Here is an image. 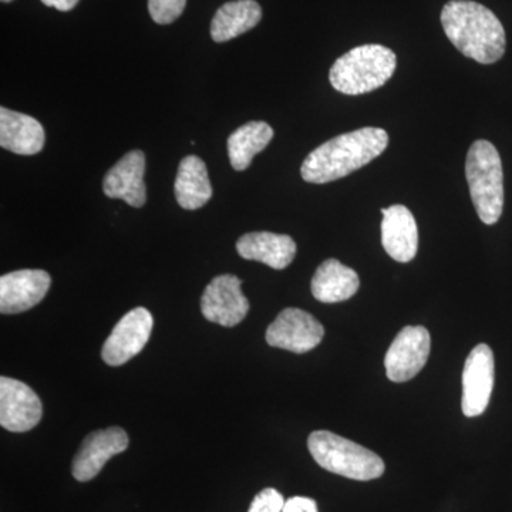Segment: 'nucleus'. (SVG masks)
Listing matches in <instances>:
<instances>
[{"mask_svg": "<svg viewBox=\"0 0 512 512\" xmlns=\"http://www.w3.org/2000/svg\"><path fill=\"white\" fill-rule=\"evenodd\" d=\"M389 144V134L383 128L365 127L342 134L315 148L305 158L301 175L306 183L328 184L355 173L372 163Z\"/></svg>", "mask_w": 512, "mask_h": 512, "instance_id": "nucleus-1", "label": "nucleus"}, {"mask_svg": "<svg viewBox=\"0 0 512 512\" xmlns=\"http://www.w3.org/2000/svg\"><path fill=\"white\" fill-rule=\"evenodd\" d=\"M444 32L458 52L481 64L503 59L507 39L500 19L473 0H450L441 12Z\"/></svg>", "mask_w": 512, "mask_h": 512, "instance_id": "nucleus-2", "label": "nucleus"}, {"mask_svg": "<svg viewBox=\"0 0 512 512\" xmlns=\"http://www.w3.org/2000/svg\"><path fill=\"white\" fill-rule=\"evenodd\" d=\"M397 57L382 45H363L339 57L330 69L333 89L349 96L375 92L396 72Z\"/></svg>", "mask_w": 512, "mask_h": 512, "instance_id": "nucleus-3", "label": "nucleus"}, {"mask_svg": "<svg viewBox=\"0 0 512 512\" xmlns=\"http://www.w3.org/2000/svg\"><path fill=\"white\" fill-rule=\"evenodd\" d=\"M466 177L478 217L485 225L497 224L504 208V173L500 154L490 141L478 140L470 147Z\"/></svg>", "mask_w": 512, "mask_h": 512, "instance_id": "nucleus-4", "label": "nucleus"}, {"mask_svg": "<svg viewBox=\"0 0 512 512\" xmlns=\"http://www.w3.org/2000/svg\"><path fill=\"white\" fill-rule=\"evenodd\" d=\"M313 460L329 473L356 481H372L384 474L382 458L369 448L330 431H313L308 439Z\"/></svg>", "mask_w": 512, "mask_h": 512, "instance_id": "nucleus-5", "label": "nucleus"}, {"mask_svg": "<svg viewBox=\"0 0 512 512\" xmlns=\"http://www.w3.org/2000/svg\"><path fill=\"white\" fill-rule=\"evenodd\" d=\"M430 348V333L423 326H406L400 330L384 357L387 377L394 383L412 380L429 360Z\"/></svg>", "mask_w": 512, "mask_h": 512, "instance_id": "nucleus-6", "label": "nucleus"}, {"mask_svg": "<svg viewBox=\"0 0 512 512\" xmlns=\"http://www.w3.org/2000/svg\"><path fill=\"white\" fill-rule=\"evenodd\" d=\"M325 336V328L311 313L286 308L266 330V342L272 348L306 353L315 349Z\"/></svg>", "mask_w": 512, "mask_h": 512, "instance_id": "nucleus-7", "label": "nucleus"}, {"mask_svg": "<svg viewBox=\"0 0 512 512\" xmlns=\"http://www.w3.org/2000/svg\"><path fill=\"white\" fill-rule=\"evenodd\" d=\"M153 326V315L146 308H136L126 313L114 326L113 332L101 349L104 363L109 366H121L137 356L146 348Z\"/></svg>", "mask_w": 512, "mask_h": 512, "instance_id": "nucleus-8", "label": "nucleus"}, {"mask_svg": "<svg viewBox=\"0 0 512 512\" xmlns=\"http://www.w3.org/2000/svg\"><path fill=\"white\" fill-rule=\"evenodd\" d=\"M241 279L235 275H221L212 279L201 298V312L212 323L234 328L249 312L247 296L242 293Z\"/></svg>", "mask_w": 512, "mask_h": 512, "instance_id": "nucleus-9", "label": "nucleus"}, {"mask_svg": "<svg viewBox=\"0 0 512 512\" xmlns=\"http://www.w3.org/2000/svg\"><path fill=\"white\" fill-rule=\"evenodd\" d=\"M495 362L490 346L480 343L471 350L463 372L464 416L477 417L485 412L494 389Z\"/></svg>", "mask_w": 512, "mask_h": 512, "instance_id": "nucleus-10", "label": "nucleus"}, {"mask_svg": "<svg viewBox=\"0 0 512 512\" xmlns=\"http://www.w3.org/2000/svg\"><path fill=\"white\" fill-rule=\"evenodd\" d=\"M39 396L28 384L10 377H0V424L12 433L35 429L42 419Z\"/></svg>", "mask_w": 512, "mask_h": 512, "instance_id": "nucleus-11", "label": "nucleus"}, {"mask_svg": "<svg viewBox=\"0 0 512 512\" xmlns=\"http://www.w3.org/2000/svg\"><path fill=\"white\" fill-rule=\"evenodd\" d=\"M128 447L126 431L120 427H110L90 433L74 456L72 474L80 483L93 480L103 470L107 461Z\"/></svg>", "mask_w": 512, "mask_h": 512, "instance_id": "nucleus-12", "label": "nucleus"}, {"mask_svg": "<svg viewBox=\"0 0 512 512\" xmlns=\"http://www.w3.org/2000/svg\"><path fill=\"white\" fill-rule=\"evenodd\" d=\"M52 278L42 269H22L0 278V312L16 315L35 308L43 301Z\"/></svg>", "mask_w": 512, "mask_h": 512, "instance_id": "nucleus-13", "label": "nucleus"}, {"mask_svg": "<svg viewBox=\"0 0 512 512\" xmlns=\"http://www.w3.org/2000/svg\"><path fill=\"white\" fill-rule=\"evenodd\" d=\"M144 173L146 156L143 151H130L104 177V194L109 198H120L131 207H143L147 201Z\"/></svg>", "mask_w": 512, "mask_h": 512, "instance_id": "nucleus-14", "label": "nucleus"}, {"mask_svg": "<svg viewBox=\"0 0 512 512\" xmlns=\"http://www.w3.org/2000/svg\"><path fill=\"white\" fill-rule=\"evenodd\" d=\"M382 244L394 261H413L419 249V228L414 215L404 205L394 204L382 210Z\"/></svg>", "mask_w": 512, "mask_h": 512, "instance_id": "nucleus-15", "label": "nucleus"}, {"mask_svg": "<svg viewBox=\"0 0 512 512\" xmlns=\"http://www.w3.org/2000/svg\"><path fill=\"white\" fill-rule=\"evenodd\" d=\"M42 124L28 114L0 109V147L19 156H35L45 146Z\"/></svg>", "mask_w": 512, "mask_h": 512, "instance_id": "nucleus-16", "label": "nucleus"}, {"mask_svg": "<svg viewBox=\"0 0 512 512\" xmlns=\"http://www.w3.org/2000/svg\"><path fill=\"white\" fill-rule=\"evenodd\" d=\"M237 251L247 261L262 262L281 271L295 259L296 244L289 235L251 232L238 239Z\"/></svg>", "mask_w": 512, "mask_h": 512, "instance_id": "nucleus-17", "label": "nucleus"}, {"mask_svg": "<svg viewBox=\"0 0 512 512\" xmlns=\"http://www.w3.org/2000/svg\"><path fill=\"white\" fill-rule=\"evenodd\" d=\"M359 288V276L338 259H326L322 262L313 275L311 285L312 295L323 303L348 301Z\"/></svg>", "mask_w": 512, "mask_h": 512, "instance_id": "nucleus-18", "label": "nucleus"}, {"mask_svg": "<svg viewBox=\"0 0 512 512\" xmlns=\"http://www.w3.org/2000/svg\"><path fill=\"white\" fill-rule=\"evenodd\" d=\"M175 198L184 210H198L212 198V187L207 165L200 157L183 158L175 178Z\"/></svg>", "mask_w": 512, "mask_h": 512, "instance_id": "nucleus-19", "label": "nucleus"}, {"mask_svg": "<svg viewBox=\"0 0 512 512\" xmlns=\"http://www.w3.org/2000/svg\"><path fill=\"white\" fill-rule=\"evenodd\" d=\"M262 19V9L255 0H235L225 3L215 13L211 23L214 42L224 43L254 29Z\"/></svg>", "mask_w": 512, "mask_h": 512, "instance_id": "nucleus-20", "label": "nucleus"}, {"mask_svg": "<svg viewBox=\"0 0 512 512\" xmlns=\"http://www.w3.org/2000/svg\"><path fill=\"white\" fill-rule=\"evenodd\" d=\"M274 138V130L264 121H251L235 130L228 138V156L232 168L245 171L256 154L264 151Z\"/></svg>", "mask_w": 512, "mask_h": 512, "instance_id": "nucleus-21", "label": "nucleus"}, {"mask_svg": "<svg viewBox=\"0 0 512 512\" xmlns=\"http://www.w3.org/2000/svg\"><path fill=\"white\" fill-rule=\"evenodd\" d=\"M187 0H148L151 18L158 25H170L183 15Z\"/></svg>", "mask_w": 512, "mask_h": 512, "instance_id": "nucleus-22", "label": "nucleus"}, {"mask_svg": "<svg viewBox=\"0 0 512 512\" xmlns=\"http://www.w3.org/2000/svg\"><path fill=\"white\" fill-rule=\"evenodd\" d=\"M286 501L275 488H265L256 495L248 512H282Z\"/></svg>", "mask_w": 512, "mask_h": 512, "instance_id": "nucleus-23", "label": "nucleus"}, {"mask_svg": "<svg viewBox=\"0 0 512 512\" xmlns=\"http://www.w3.org/2000/svg\"><path fill=\"white\" fill-rule=\"evenodd\" d=\"M282 512H318V505L312 498L293 497L286 501Z\"/></svg>", "mask_w": 512, "mask_h": 512, "instance_id": "nucleus-24", "label": "nucleus"}, {"mask_svg": "<svg viewBox=\"0 0 512 512\" xmlns=\"http://www.w3.org/2000/svg\"><path fill=\"white\" fill-rule=\"evenodd\" d=\"M42 2L45 3L46 6H49V8L69 12V10H72L74 6L79 3V0H42Z\"/></svg>", "mask_w": 512, "mask_h": 512, "instance_id": "nucleus-25", "label": "nucleus"}, {"mask_svg": "<svg viewBox=\"0 0 512 512\" xmlns=\"http://www.w3.org/2000/svg\"><path fill=\"white\" fill-rule=\"evenodd\" d=\"M2 2L9 3L12 2V0H2Z\"/></svg>", "mask_w": 512, "mask_h": 512, "instance_id": "nucleus-26", "label": "nucleus"}]
</instances>
